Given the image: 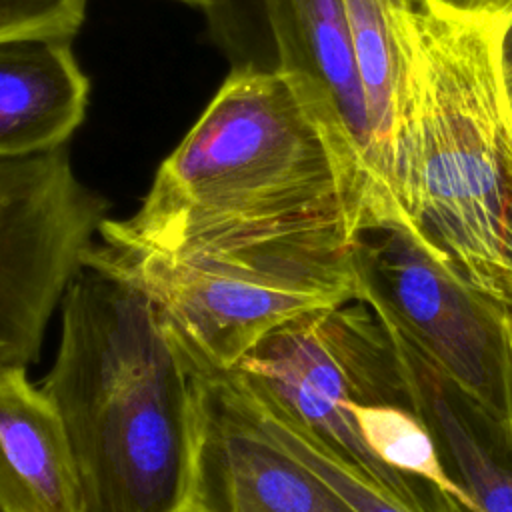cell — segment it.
<instances>
[{"mask_svg": "<svg viewBox=\"0 0 512 512\" xmlns=\"http://www.w3.org/2000/svg\"><path fill=\"white\" fill-rule=\"evenodd\" d=\"M400 90L394 224L470 288L512 308V100L500 42L510 20L396 0Z\"/></svg>", "mask_w": 512, "mask_h": 512, "instance_id": "1", "label": "cell"}, {"mask_svg": "<svg viewBox=\"0 0 512 512\" xmlns=\"http://www.w3.org/2000/svg\"><path fill=\"white\" fill-rule=\"evenodd\" d=\"M40 388L60 414L84 512H186L194 370L156 304L86 260L62 304Z\"/></svg>", "mask_w": 512, "mask_h": 512, "instance_id": "2", "label": "cell"}, {"mask_svg": "<svg viewBox=\"0 0 512 512\" xmlns=\"http://www.w3.org/2000/svg\"><path fill=\"white\" fill-rule=\"evenodd\" d=\"M328 232L354 242L324 132L278 70L232 68L140 208L98 238L184 256Z\"/></svg>", "mask_w": 512, "mask_h": 512, "instance_id": "3", "label": "cell"}, {"mask_svg": "<svg viewBox=\"0 0 512 512\" xmlns=\"http://www.w3.org/2000/svg\"><path fill=\"white\" fill-rule=\"evenodd\" d=\"M86 260L136 284L200 372H230L276 326L358 294L352 242L342 232L184 256L96 240Z\"/></svg>", "mask_w": 512, "mask_h": 512, "instance_id": "4", "label": "cell"}, {"mask_svg": "<svg viewBox=\"0 0 512 512\" xmlns=\"http://www.w3.org/2000/svg\"><path fill=\"white\" fill-rule=\"evenodd\" d=\"M230 372L412 512L464 506L434 484L378 460L352 420L356 402L406 406L390 338L364 302L290 318L262 336Z\"/></svg>", "mask_w": 512, "mask_h": 512, "instance_id": "5", "label": "cell"}, {"mask_svg": "<svg viewBox=\"0 0 512 512\" xmlns=\"http://www.w3.org/2000/svg\"><path fill=\"white\" fill-rule=\"evenodd\" d=\"M358 294L458 388L512 420V308L470 288L402 228L352 242Z\"/></svg>", "mask_w": 512, "mask_h": 512, "instance_id": "6", "label": "cell"}, {"mask_svg": "<svg viewBox=\"0 0 512 512\" xmlns=\"http://www.w3.org/2000/svg\"><path fill=\"white\" fill-rule=\"evenodd\" d=\"M106 218V198L76 178L68 146L0 158V368L36 362Z\"/></svg>", "mask_w": 512, "mask_h": 512, "instance_id": "7", "label": "cell"}, {"mask_svg": "<svg viewBox=\"0 0 512 512\" xmlns=\"http://www.w3.org/2000/svg\"><path fill=\"white\" fill-rule=\"evenodd\" d=\"M186 512H356L262 422L234 372L194 370Z\"/></svg>", "mask_w": 512, "mask_h": 512, "instance_id": "8", "label": "cell"}, {"mask_svg": "<svg viewBox=\"0 0 512 512\" xmlns=\"http://www.w3.org/2000/svg\"><path fill=\"white\" fill-rule=\"evenodd\" d=\"M278 72L336 158L352 240L372 228L374 146L344 0H272Z\"/></svg>", "mask_w": 512, "mask_h": 512, "instance_id": "9", "label": "cell"}, {"mask_svg": "<svg viewBox=\"0 0 512 512\" xmlns=\"http://www.w3.org/2000/svg\"><path fill=\"white\" fill-rule=\"evenodd\" d=\"M382 328L394 350L406 408L430 430L450 476L482 512H512V420L486 410L404 336Z\"/></svg>", "mask_w": 512, "mask_h": 512, "instance_id": "10", "label": "cell"}, {"mask_svg": "<svg viewBox=\"0 0 512 512\" xmlns=\"http://www.w3.org/2000/svg\"><path fill=\"white\" fill-rule=\"evenodd\" d=\"M70 44L42 34L0 40V158L66 146L82 124L90 82Z\"/></svg>", "mask_w": 512, "mask_h": 512, "instance_id": "11", "label": "cell"}, {"mask_svg": "<svg viewBox=\"0 0 512 512\" xmlns=\"http://www.w3.org/2000/svg\"><path fill=\"white\" fill-rule=\"evenodd\" d=\"M0 512H84L60 414L26 366L0 368Z\"/></svg>", "mask_w": 512, "mask_h": 512, "instance_id": "12", "label": "cell"}, {"mask_svg": "<svg viewBox=\"0 0 512 512\" xmlns=\"http://www.w3.org/2000/svg\"><path fill=\"white\" fill-rule=\"evenodd\" d=\"M394 2L396 0H344L374 146V206L370 230L390 228L394 224L390 172L400 90V50L392 16Z\"/></svg>", "mask_w": 512, "mask_h": 512, "instance_id": "13", "label": "cell"}, {"mask_svg": "<svg viewBox=\"0 0 512 512\" xmlns=\"http://www.w3.org/2000/svg\"><path fill=\"white\" fill-rule=\"evenodd\" d=\"M352 420L370 452L396 472L416 476L448 492L474 512H482L470 494L450 476L426 424L402 404L350 406Z\"/></svg>", "mask_w": 512, "mask_h": 512, "instance_id": "14", "label": "cell"}, {"mask_svg": "<svg viewBox=\"0 0 512 512\" xmlns=\"http://www.w3.org/2000/svg\"><path fill=\"white\" fill-rule=\"evenodd\" d=\"M240 380V378H238ZM242 382V380H240ZM250 394L256 410L274 434V438L290 450L298 460H302L312 472H316L334 492H338L356 512H412L402 502L392 498L388 492L378 488L368 476L358 468L342 460L328 446H324L314 434H310L300 422L286 414L278 404H274L264 394L242 382ZM454 512H474L468 506H458Z\"/></svg>", "mask_w": 512, "mask_h": 512, "instance_id": "15", "label": "cell"}, {"mask_svg": "<svg viewBox=\"0 0 512 512\" xmlns=\"http://www.w3.org/2000/svg\"><path fill=\"white\" fill-rule=\"evenodd\" d=\"M208 30L232 68L278 70L272 0H208Z\"/></svg>", "mask_w": 512, "mask_h": 512, "instance_id": "16", "label": "cell"}, {"mask_svg": "<svg viewBox=\"0 0 512 512\" xmlns=\"http://www.w3.org/2000/svg\"><path fill=\"white\" fill-rule=\"evenodd\" d=\"M88 0H0V40L14 36L74 38Z\"/></svg>", "mask_w": 512, "mask_h": 512, "instance_id": "17", "label": "cell"}, {"mask_svg": "<svg viewBox=\"0 0 512 512\" xmlns=\"http://www.w3.org/2000/svg\"><path fill=\"white\" fill-rule=\"evenodd\" d=\"M444 8L468 14H484L494 18L512 20V0H426Z\"/></svg>", "mask_w": 512, "mask_h": 512, "instance_id": "18", "label": "cell"}, {"mask_svg": "<svg viewBox=\"0 0 512 512\" xmlns=\"http://www.w3.org/2000/svg\"><path fill=\"white\" fill-rule=\"evenodd\" d=\"M500 62H502V76H504V84L506 90L510 94L512 100V20L506 26L504 34H502V42H500Z\"/></svg>", "mask_w": 512, "mask_h": 512, "instance_id": "19", "label": "cell"}, {"mask_svg": "<svg viewBox=\"0 0 512 512\" xmlns=\"http://www.w3.org/2000/svg\"><path fill=\"white\" fill-rule=\"evenodd\" d=\"M178 2H184V4H190V6H196V8H206L208 6V0H178Z\"/></svg>", "mask_w": 512, "mask_h": 512, "instance_id": "20", "label": "cell"}]
</instances>
